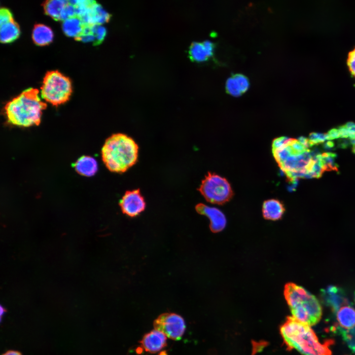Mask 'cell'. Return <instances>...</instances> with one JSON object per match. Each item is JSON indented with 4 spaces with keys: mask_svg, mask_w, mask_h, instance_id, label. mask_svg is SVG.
I'll return each instance as SVG.
<instances>
[{
    "mask_svg": "<svg viewBox=\"0 0 355 355\" xmlns=\"http://www.w3.org/2000/svg\"><path fill=\"white\" fill-rule=\"evenodd\" d=\"M340 138L339 131L337 128H332L326 134V139L331 140L335 139Z\"/></svg>",
    "mask_w": 355,
    "mask_h": 355,
    "instance_id": "obj_26",
    "label": "cell"
},
{
    "mask_svg": "<svg viewBox=\"0 0 355 355\" xmlns=\"http://www.w3.org/2000/svg\"><path fill=\"white\" fill-rule=\"evenodd\" d=\"M352 152L355 154V146H353Z\"/></svg>",
    "mask_w": 355,
    "mask_h": 355,
    "instance_id": "obj_34",
    "label": "cell"
},
{
    "mask_svg": "<svg viewBox=\"0 0 355 355\" xmlns=\"http://www.w3.org/2000/svg\"><path fill=\"white\" fill-rule=\"evenodd\" d=\"M110 17L100 4L91 0L79 18L85 25H103L109 20Z\"/></svg>",
    "mask_w": 355,
    "mask_h": 355,
    "instance_id": "obj_11",
    "label": "cell"
},
{
    "mask_svg": "<svg viewBox=\"0 0 355 355\" xmlns=\"http://www.w3.org/2000/svg\"><path fill=\"white\" fill-rule=\"evenodd\" d=\"M337 155L334 153L327 152L320 155L325 171H338V165L335 162Z\"/></svg>",
    "mask_w": 355,
    "mask_h": 355,
    "instance_id": "obj_24",
    "label": "cell"
},
{
    "mask_svg": "<svg viewBox=\"0 0 355 355\" xmlns=\"http://www.w3.org/2000/svg\"><path fill=\"white\" fill-rule=\"evenodd\" d=\"M322 147L325 150H333L335 149V143L333 142L328 141L323 143Z\"/></svg>",
    "mask_w": 355,
    "mask_h": 355,
    "instance_id": "obj_29",
    "label": "cell"
},
{
    "mask_svg": "<svg viewBox=\"0 0 355 355\" xmlns=\"http://www.w3.org/2000/svg\"><path fill=\"white\" fill-rule=\"evenodd\" d=\"M119 205L123 213L129 217H136L145 208L146 204L139 189L127 191L122 196Z\"/></svg>",
    "mask_w": 355,
    "mask_h": 355,
    "instance_id": "obj_9",
    "label": "cell"
},
{
    "mask_svg": "<svg viewBox=\"0 0 355 355\" xmlns=\"http://www.w3.org/2000/svg\"><path fill=\"white\" fill-rule=\"evenodd\" d=\"M32 39L37 45H48L53 40V31L50 27L44 24H36L33 30Z\"/></svg>",
    "mask_w": 355,
    "mask_h": 355,
    "instance_id": "obj_20",
    "label": "cell"
},
{
    "mask_svg": "<svg viewBox=\"0 0 355 355\" xmlns=\"http://www.w3.org/2000/svg\"><path fill=\"white\" fill-rule=\"evenodd\" d=\"M337 320L340 325L346 329L355 326V309L349 306L341 307L336 313Z\"/></svg>",
    "mask_w": 355,
    "mask_h": 355,
    "instance_id": "obj_23",
    "label": "cell"
},
{
    "mask_svg": "<svg viewBox=\"0 0 355 355\" xmlns=\"http://www.w3.org/2000/svg\"><path fill=\"white\" fill-rule=\"evenodd\" d=\"M213 45L209 41L203 42H193L189 48V56L191 59L198 62L207 60L213 53Z\"/></svg>",
    "mask_w": 355,
    "mask_h": 355,
    "instance_id": "obj_16",
    "label": "cell"
},
{
    "mask_svg": "<svg viewBox=\"0 0 355 355\" xmlns=\"http://www.w3.org/2000/svg\"><path fill=\"white\" fill-rule=\"evenodd\" d=\"M344 126L347 129L351 128V127H353L355 125V123L353 122H349L346 123L345 125H344Z\"/></svg>",
    "mask_w": 355,
    "mask_h": 355,
    "instance_id": "obj_32",
    "label": "cell"
},
{
    "mask_svg": "<svg viewBox=\"0 0 355 355\" xmlns=\"http://www.w3.org/2000/svg\"><path fill=\"white\" fill-rule=\"evenodd\" d=\"M285 210L283 203L276 199H268L262 204V215L266 220L276 221L281 219Z\"/></svg>",
    "mask_w": 355,
    "mask_h": 355,
    "instance_id": "obj_15",
    "label": "cell"
},
{
    "mask_svg": "<svg viewBox=\"0 0 355 355\" xmlns=\"http://www.w3.org/2000/svg\"><path fill=\"white\" fill-rule=\"evenodd\" d=\"M284 296L292 317L310 326L319 322L322 308L318 299L303 287L293 283L284 285Z\"/></svg>",
    "mask_w": 355,
    "mask_h": 355,
    "instance_id": "obj_5",
    "label": "cell"
},
{
    "mask_svg": "<svg viewBox=\"0 0 355 355\" xmlns=\"http://www.w3.org/2000/svg\"><path fill=\"white\" fill-rule=\"evenodd\" d=\"M155 329L163 333L173 340H179L186 328L183 318L174 313H164L160 315L153 321Z\"/></svg>",
    "mask_w": 355,
    "mask_h": 355,
    "instance_id": "obj_8",
    "label": "cell"
},
{
    "mask_svg": "<svg viewBox=\"0 0 355 355\" xmlns=\"http://www.w3.org/2000/svg\"><path fill=\"white\" fill-rule=\"evenodd\" d=\"M198 190L208 202L218 205L228 202L233 195L228 181L224 178L210 172L202 181Z\"/></svg>",
    "mask_w": 355,
    "mask_h": 355,
    "instance_id": "obj_7",
    "label": "cell"
},
{
    "mask_svg": "<svg viewBox=\"0 0 355 355\" xmlns=\"http://www.w3.org/2000/svg\"><path fill=\"white\" fill-rule=\"evenodd\" d=\"M40 89L41 97L55 106L67 102L72 90L70 78L57 71L46 72Z\"/></svg>",
    "mask_w": 355,
    "mask_h": 355,
    "instance_id": "obj_6",
    "label": "cell"
},
{
    "mask_svg": "<svg viewBox=\"0 0 355 355\" xmlns=\"http://www.w3.org/2000/svg\"><path fill=\"white\" fill-rule=\"evenodd\" d=\"M2 355H22L20 352L17 351L10 350L6 352Z\"/></svg>",
    "mask_w": 355,
    "mask_h": 355,
    "instance_id": "obj_31",
    "label": "cell"
},
{
    "mask_svg": "<svg viewBox=\"0 0 355 355\" xmlns=\"http://www.w3.org/2000/svg\"><path fill=\"white\" fill-rule=\"evenodd\" d=\"M106 34V29L102 25H85L82 33L76 40L92 42L96 45L103 41Z\"/></svg>",
    "mask_w": 355,
    "mask_h": 355,
    "instance_id": "obj_14",
    "label": "cell"
},
{
    "mask_svg": "<svg viewBox=\"0 0 355 355\" xmlns=\"http://www.w3.org/2000/svg\"><path fill=\"white\" fill-rule=\"evenodd\" d=\"M293 138L281 137L273 140L272 145L273 155L281 170L289 181L296 185L298 178H305L308 166L313 160L311 151L304 152L293 146Z\"/></svg>",
    "mask_w": 355,
    "mask_h": 355,
    "instance_id": "obj_3",
    "label": "cell"
},
{
    "mask_svg": "<svg viewBox=\"0 0 355 355\" xmlns=\"http://www.w3.org/2000/svg\"><path fill=\"white\" fill-rule=\"evenodd\" d=\"M195 209L198 213L204 215L209 218L210 228L212 232H220L226 227V218L218 209L200 203L196 205Z\"/></svg>",
    "mask_w": 355,
    "mask_h": 355,
    "instance_id": "obj_10",
    "label": "cell"
},
{
    "mask_svg": "<svg viewBox=\"0 0 355 355\" xmlns=\"http://www.w3.org/2000/svg\"><path fill=\"white\" fill-rule=\"evenodd\" d=\"M321 292L324 300L336 313L341 307L347 306V299L341 288L330 285L322 289Z\"/></svg>",
    "mask_w": 355,
    "mask_h": 355,
    "instance_id": "obj_13",
    "label": "cell"
},
{
    "mask_svg": "<svg viewBox=\"0 0 355 355\" xmlns=\"http://www.w3.org/2000/svg\"><path fill=\"white\" fill-rule=\"evenodd\" d=\"M139 147L135 141L127 135L117 133L105 141L102 150V160L110 172L122 173L137 162Z\"/></svg>",
    "mask_w": 355,
    "mask_h": 355,
    "instance_id": "obj_4",
    "label": "cell"
},
{
    "mask_svg": "<svg viewBox=\"0 0 355 355\" xmlns=\"http://www.w3.org/2000/svg\"><path fill=\"white\" fill-rule=\"evenodd\" d=\"M37 89L29 88L7 103L4 112L8 122L23 127L38 125L42 111L46 107Z\"/></svg>",
    "mask_w": 355,
    "mask_h": 355,
    "instance_id": "obj_2",
    "label": "cell"
},
{
    "mask_svg": "<svg viewBox=\"0 0 355 355\" xmlns=\"http://www.w3.org/2000/svg\"><path fill=\"white\" fill-rule=\"evenodd\" d=\"M347 65L351 74L355 78V48L348 54Z\"/></svg>",
    "mask_w": 355,
    "mask_h": 355,
    "instance_id": "obj_25",
    "label": "cell"
},
{
    "mask_svg": "<svg viewBox=\"0 0 355 355\" xmlns=\"http://www.w3.org/2000/svg\"><path fill=\"white\" fill-rule=\"evenodd\" d=\"M20 34L19 26L13 18L0 23V39L1 43L12 42L18 38Z\"/></svg>",
    "mask_w": 355,
    "mask_h": 355,
    "instance_id": "obj_17",
    "label": "cell"
},
{
    "mask_svg": "<svg viewBox=\"0 0 355 355\" xmlns=\"http://www.w3.org/2000/svg\"><path fill=\"white\" fill-rule=\"evenodd\" d=\"M351 144L349 138H340L337 142L338 147L346 149Z\"/></svg>",
    "mask_w": 355,
    "mask_h": 355,
    "instance_id": "obj_27",
    "label": "cell"
},
{
    "mask_svg": "<svg viewBox=\"0 0 355 355\" xmlns=\"http://www.w3.org/2000/svg\"><path fill=\"white\" fill-rule=\"evenodd\" d=\"M298 141L307 149L310 147L309 139L304 137H300L298 139Z\"/></svg>",
    "mask_w": 355,
    "mask_h": 355,
    "instance_id": "obj_30",
    "label": "cell"
},
{
    "mask_svg": "<svg viewBox=\"0 0 355 355\" xmlns=\"http://www.w3.org/2000/svg\"><path fill=\"white\" fill-rule=\"evenodd\" d=\"M354 349L355 350V346L353 347Z\"/></svg>",
    "mask_w": 355,
    "mask_h": 355,
    "instance_id": "obj_35",
    "label": "cell"
},
{
    "mask_svg": "<svg viewBox=\"0 0 355 355\" xmlns=\"http://www.w3.org/2000/svg\"><path fill=\"white\" fill-rule=\"evenodd\" d=\"M350 135H355V125L348 129Z\"/></svg>",
    "mask_w": 355,
    "mask_h": 355,
    "instance_id": "obj_33",
    "label": "cell"
},
{
    "mask_svg": "<svg viewBox=\"0 0 355 355\" xmlns=\"http://www.w3.org/2000/svg\"><path fill=\"white\" fill-rule=\"evenodd\" d=\"M280 333L289 350L295 349L303 355H331L329 347L333 343L332 340L321 343L309 325L292 316L281 325Z\"/></svg>",
    "mask_w": 355,
    "mask_h": 355,
    "instance_id": "obj_1",
    "label": "cell"
},
{
    "mask_svg": "<svg viewBox=\"0 0 355 355\" xmlns=\"http://www.w3.org/2000/svg\"><path fill=\"white\" fill-rule=\"evenodd\" d=\"M74 168L79 175L85 177H91L96 173L98 170V164L93 157L82 156L75 162Z\"/></svg>",
    "mask_w": 355,
    "mask_h": 355,
    "instance_id": "obj_19",
    "label": "cell"
},
{
    "mask_svg": "<svg viewBox=\"0 0 355 355\" xmlns=\"http://www.w3.org/2000/svg\"><path fill=\"white\" fill-rule=\"evenodd\" d=\"M340 136V138H349L350 134L348 130L344 125L339 126L337 128Z\"/></svg>",
    "mask_w": 355,
    "mask_h": 355,
    "instance_id": "obj_28",
    "label": "cell"
},
{
    "mask_svg": "<svg viewBox=\"0 0 355 355\" xmlns=\"http://www.w3.org/2000/svg\"><path fill=\"white\" fill-rule=\"evenodd\" d=\"M85 24L78 16L68 18L62 23V30L66 36L73 37L75 40L83 32Z\"/></svg>",
    "mask_w": 355,
    "mask_h": 355,
    "instance_id": "obj_21",
    "label": "cell"
},
{
    "mask_svg": "<svg viewBox=\"0 0 355 355\" xmlns=\"http://www.w3.org/2000/svg\"><path fill=\"white\" fill-rule=\"evenodd\" d=\"M167 337L161 331L154 329L145 334L140 341L145 351L155 353L167 346Z\"/></svg>",
    "mask_w": 355,
    "mask_h": 355,
    "instance_id": "obj_12",
    "label": "cell"
},
{
    "mask_svg": "<svg viewBox=\"0 0 355 355\" xmlns=\"http://www.w3.org/2000/svg\"><path fill=\"white\" fill-rule=\"evenodd\" d=\"M67 2L66 0H46L43 3L44 12L55 21H62Z\"/></svg>",
    "mask_w": 355,
    "mask_h": 355,
    "instance_id": "obj_22",
    "label": "cell"
},
{
    "mask_svg": "<svg viewBox=\"0 0 355 355\" xmlns=\"http://www.w3.org/2000/svg\"><path fill=\"white\" fill-rule=\"evenodd\" d=\"M248 78L243 74H237L230 77L226 82V89L231 95L239 96L244 93L248 88Z\"/></svg>",
    "mask_w": 355,
    "mask_h": 355,
    "instance_id": "obj_18",
    "label": "cell"
}]
</instances>
